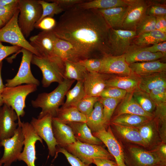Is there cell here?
I'll return each instance as SVG.
<instances>
[{
  "mask_svg": "<svg viewBox=\"0 0 166 166\" xmlns=\"http://www.w3.org/2000/svg\"><path fill=\"white\" fill-rule=\"evenodd\" d=\"M110 29L98 10L76 6L64 11L52 30L57 38L70 43L86 59L110 55Z\"/></svg>",
  "mask_w": 166,
  "mask_h": 166,
  "instance_id": "1",
  "label": "cell"
},
{
  "mask_svg": "<svg viewBox=\"0 0 166 166\" xmlns=\"http://www.w3.org/2000/svg\"><path fill=\"white\" fill-rule=\"evenodd\" d=\"M75 81L65 78L52 91L40 93L35 100L31 101V104L34 108L42 109L38 118H41L47 114L51 115L53 117H56L60 106L64 103V100L67 92Z\"/></svg>",
  "mask_w": 166,
  "mask_h": 166,
  "instance_id": "2",
  "label": "cell"
},
{
  "mask_svg": "<svg viewBox=\"0 0 166 166\" xmlns=\"http://www.w3.org/2000/svg\"><path fill=\"white\" fill-rule=\"evenodd\" d=\"M38 86L34 84L20 85L14 87L5 86L1 95L5 104L12 108L18 117V125L21 121L20 117L25 114V101L27 96L37 89Z\"/></svg>",
  "mask_w": 166,
  "mask_h": 166,
  "instance_id": "3",
  "label": "cell"
},
{
  "mask_svg": "<svg viewBox=\"0 0 166 166\" xmlns=\"http://www.w3.org/2000/svg\"><path fill=\"white\" fill-rule=\"evenodd\" d=\"M31 63L37 66L42 74V84L45 88L54 82L59 84L65 79L64 62L59 58L50 59L33 54Z\"/></svg>",
  "mask_w": 166,
  "mask_h": 166,
  "instance_id": "4",
  "label": "cell"
},
{
  "mask_svg": "<svg viewBox=\"0 0 166 166\" xmlns=\"http://www.w3.org/2000/svg\"><path fill=\"white\" fill-rule=\"evenodd\" d=\"M18 24L24 37L27 38L34 30L42 14L38 0H19Z\"/></svg>",
  "mask_w": 166,
  "mask_h": 166,
  "instance_id": "5",
  "label": "cell"
},
{
  "mask_svg": "<svg viewBox=\"0 0 166 166\" xmlns=\"http://www.w3.org/2000/svg\"><path fill=\"white\" fill-rule=\"evenodd\" d=\"M63 148L87 164H91L95 158L115 161L113 156L101 145L83 143L77 140L75 143L68 144Z\"/></svg>",
  "mask_w": 166,
  "mask_h": 166,
  "instance_id": "6",
  "label": "cell"
},
{
  "mask_svg": "<svg viewBox=\"0 0 166 166\" xmlns=\"http://www.w3.org/2000/svg\"><path fill=\"white\" fill-rule=\"evenodd\" d=\"M19 13L18 9L10 20L0 28V42L19 46L39 57L36 49L26 39L18 26V20Z\"/></svg>",
  "mask_w": 166,
  "mask_h": 166,
  "instance_id": "7",
  "label": "cell"
},
{
  "mask_svg": "<svg viewBox=\"0 0 166 166\" xmlns=\"http://www.w3.org/2000/svg\"><path fill=\"white\" fill-rule=\"evenodd\" d=\"M126 150L123 149L126 166H166V161L154 151H148L132 145L128 146Z\"/></svg>",
  "mask_w": 166,
  "mask_h": 166,
  "instance_id": "8",
  "label": "cell"
},
{
  "mask_svg": "<svg viewBox=\"0 0 166 166\" xmlns=\"http://www.w3.org/2000/svg\"><path fill=\"white\" fill-rule=\"evenodd\" d=\"M24 140L22 127L18 126L12 136L0 141V147H3L4 150L0 162L3 166H11L13 162L18 160L22 151Z\"/></svg>",
  "mask_w": 166,
  "mask_h": 166,
  "instance_id": "9",
  "label": "cell"
},
{
  "mask_svg": "<svg viewBox=\"0 0 166 166\" xmlns=\"http://www.w3.org/2000/svg\"><path fill=\"white\" fill-rule=\"evenodd\" d=\"M24 137V148L18 160L24 161L27 166H36L35 144L38 141L43 144L42 139L36 133L30 123L22 122L20 125Z\"/></svg>",
  "mask_w": 166,
  "mask_h": 166,
  "instance_id": "10",
  "label": "cell"
},
{
  "mask_svg": "<svg viewBox=\"0 0 166 166\" xmlns=\"http://www.w3.org/2000/svg\"><path fill=\"white\" fill-rule=\"evenodd\" d=\"M18 52H22V54L19 70L14 78L6 80L5 86L14 87L23 84H34L39 86L40 81L34 76L30 68L31 61L34 54L24 48H22Z\"/></svg>",
  "mask_w": 166,
  "mask_h": 166,
  "instance_id": "11",
  "label": "cell"
},
{
  "mask_svg": "<svg viewBox=\"0 0 166 166\" xmlns=\"http://www.w3.org/2000/svg\"><path fill=\"white\" fill-rule=\"evenodd\" d=\"M136 36L135 31L110 28L109 41L110 55L118 56L125 54L133 40Z\"/></svg>",
  "mask_w": 166,
  "mask_h": 166,
  "instance_id": "12",
  "label": "cell"
},
{
  "mask_svg": "<svg viewBox=\"0 0 166 166\" xmlns=\"http://www.w3.org/2000/svg\"><path fill=\"white\" fill-rule=\"evenodd\" d=\"M128 9L123 19L121 29L135 31L136 27L146 15L149 2L144 0H127Z\"/></svg>",
  "mask_w": 166,
  "mask_h": 166,
  "instance_id": "13",
  "label": "cell"
},
{
  "mask_svg": "<svg viewBox=\"0 0 166 166\" xmlns=\"http://www.w3.org/2000/svg\"><path fill=\"white\" fill-rule=\"evenodd\" d=\"M52 117L49 114L40 119L33 117L30 124L37 135L46 142L49 155L53 156L55 155L57 144L53 132Z\"/></svg>",
  "mask_w": 166,
  "mask_h": 166,
  "instance_id": "14",
  "label": "cell"
},
{
  "mask_svg": "<svg viewBox=\"0 0 166 166\" xmlns=\"http://www.w3.org/2000/svg\"><path fill=\"white\" fill-rule=\"evenodd\" d=\"M56 37L52 30H42L30 38V43L37 51L39 57L54 59V45Z\"/></svg>",
  "mask_w": 166,
  "mask_h": 166,
  "instance_id": "15",
  "label": "cell"
},
{
  "mask_svg": "<svg viewBox=\"0 0 166 166\" xmlns=\"http://www.w3.org/2000/svg\"><path fill=\"white\" fill-rule=\"evenodd\" d=\"M92 134L107 147L118 166H126L123 147L113 134L109 125L107 128Z\"/></svg>",
  "mask_w": 166,
  "mask_h": 166,
  "instance_id": "16",
  "label": "cell"
},
{
  "mask_svg": "<svg viewBox=\"0 0 166 166\" xmlns=\"http://www.w3.org/2000/svg\"><path fill=\"white\" fill-rule=\"evenodd\" d=\"M101 59L102 66L99 73L120 76H128L132 73L129 65L126 61L125 54L118 56L109 55Z\"/></svg>",
  "mask_w": 166,
  "mask_h": 166,
  "instance_id": "17",
  "label": "cell"
},
{
  "mask_svg": "<svg viewBox=\"0 0 166 166\" xmlns=\"http://www.w3.org/2000/svg\"><path fill=\"white\" fill-rule=\"evenodd\" d=\"M17 120V113L12 108L5 104L0 107V141L14 135L18 126Z\"/></svg>",
  "mask_w": 166,
  "mask_h": 166,
  "instance_id": "18",
  "label": "cell"
},
{
  "mask_svg": "<svg viewBox=\"0 0 166 166\" xmlns=\"http://www.w3.org/2000/svg\"><path fill=\"white\" fill-rule=\"evenodd\" d=\"M109 74L97 72H88L83 83L86 96L98 97L106 87Z\"/></svg>",
  "mask_w": 166,
  "mask_h": 166,
  "instance_id": "19",
  "label": "cell"
},
{
  "mask_svg": "<svg viewBox=\"0 0 166 166\" xmlns=\"http://www.w3.org/2000/svg\"><path fill=\"white\" fill-rule=\"evenodd\" d=\"M54 52L55 56L63 61L68 60L78 62L85 59L70 43L57 37L54 43Z\"/></svg>",
  "mask_w": 166,
  "mask_h": 166,
  "instance_id": "20",
  "label": "cell"
},
{
  "mask_svg": "<svg viewBox=\"0 0 166 166\" xmlns=\"http://www.w3.org/2000/svg\"><path fill=\"white\" fill-rule=\"evenodd\" d=\"M115 110L113 117L124 114L138 115L153 119V114L145 111L134 99L132 93H127Z\"/></svg>",
  "mask_w": 166,
  "mask_h": 166,
  "instance_id": "21",
  "label": "cell"
},
{
  "mask_svg": "<svg viewBox=\"0 0 166 166\" xmlns=\"http://www.w3.org/2000/svg\"><path fill=\"white\" fill-rule=\"evenodd\" d=\"M52 127L53 135L57 144V146L64 148L77 141L71 128L54 117H52Z\"/></svg>",
  "mask_w": 166,
  "mask_h": 166,
  "instance_id": "22",
  "label": "cell"
},
{
  "mask_svg": "<svg viewBox=\"0 0 166 166\" xmlns=\"http://www.w3.org/2000/svg\"><path fill=\"white\" fill-rule=\"evenodd\" d=\"M164 57L161 52L152 53L132 44L125 54L126 61L129 65L136 62L156 61Z\"/></svg>",
  "mask_w": 166,
  "mask_h": 166,
  "instance_id": "23",
  "label": "cell"
},
{
  "mask_svg": "<svg viewBox=\"0 0 166 166\" xmlns=\"http://www.w3.org/2000/svg\"><path fill=\"white\" fill-rule=\"evenodd\" d=\"M129 66L132 73L139 77L166 71V63L159 60L134 63L129 65Z\"/></svg>",
  "mask_w": 166,
  "mask_h": 166,
  "instance_id": "24",
  "label": "cell"
},
{
  "mask_svg": "<svg viewBox=\"0 0 166 166\" xmlns=\"http://www.w3.org/2000/svg\"><path fill=\"white\" fill-rule=\"evenodd\" d=\"M67 125L71 128L77 140L83 143L101 146L103 144L101 140L93 135L86 123L74 122Z\"/></svg>",
  "mask_w": 166,
  "mask_h": 166,
  "instance_id": "25",
  "label": "cell"
},
{
  "mask_svg": "<svg viewBox=\"0 0 166 166\" xmlns=\"http://www.w3.org/2000/svg\"><path fill=\"white\" fill-rule=\"evenodd\" d=\"M109 125L112 132H116L124 141L144 147L148 146L135 128L112 123H110Z\"/></svg>",
  "mask_w": 166,
  "mask_h": 166,
  "instance_id": "26",
  "label": "cell"
},
{
  "mask_svg": "<svg viewBox=\"0 0 166 166\" xmlns=\"http://www.w3.org/2000/svg\"><path fill=\"white\" fill-rule=\"evenodd\" d=\"M127 9L128 6L98 10L102 14L110 28L121 29L122 21Z\"/></svg>",
  "mask_w": 166,
  "mask_h": 166,
  "instance_id": "27",
  "label": "cell"
},
{
  "mask_svg": "<svg viewBox=\"0 0 166 166\" xmlns=\"http://www.w3.org/2000/svg\"><path fill=\"white\" fill-rule=\"evenodd\" d=\"M102 103L98 101L95 104L92 112L87 117L86 124L92 133L107 128L109 126L105 121Z\"/></svg>",
  "mask_w": 166,
  "mask_h": 166,
  "instance_id": "28",
  "label": "cell"
},
{
  "mask_svg": "<svg viewBox=\"0 0 166 166\" xmlns=\"http://www.w3.org/2000/svg\"><path fill=\"white\" fill-rule=\"evenodd\" d=\"M139 77L132 73L128 76L110 77L106 81L107 87H114L132 92L138 87Z\"/></svg>",
  "mask_w": 166,
  "mask_h": 166,
  "instance_id": "29",
  "label": "cell"
},
{
  "mask_svg": "<svg viewBox=\"0 0 166 166\" xmlns=\"http://www.w3.org/2000/svg\"><path fill=\"white\" fill-rule=\"evenodd\" d=\"M161 86H166V72L139 77L138 88L148 94L152 90Z\"/></svg>",
  "mask_w": 166,
  "mask_h": 166,
  "instance_id": "30",
  "label": "cell"
},
{
  "mask_svg": "<svg viewBox=\"0 0 166 166\" xmlns=\"http://www.w3.org/2000/svg\"><path fill=\"white\" fill-rule=\"evenodd\" d=\"M166 41V33L155 30L136 36L133 40L132 44L138 47H144Z\"/></svg>",
  "mask_w": 166,
  "mask_h": 166,
  "instance_id": "31",
  "label": "cell"
},
{
  "mask_svg": "<svg viewBox=\"0 0 166 166\" xmlns=\"http://www.w3.org/2000/svg\"><path fill=\"white\" fill-rule=\"evenodd\" d=\"M54 117L60 122L66 124L74 122L86 123L87 121L86 116L75 107L60 108Z\"/></svg>",
  "mask_w": 166,
  "mask_h": 166,
  "instance_id": "32",
  "label": "cell"
},
{
  "mask_svg": "<svg viewBox=\"0 0 166 166\" xmlns=\"http://www.w3.org/2000/svg\"><path fill=\"white\" fill-rule=\"evenodd\" d=\"M151 119L144 116L124 114L112 117L110 123L120 125L136 128L149 122Z\"/></svg>",
  "mask_w": 166,
  "mask_h": 166,
  "instance_id": "33",
  "label": "cell"
},
{
  "mask_svg": "<svg viewBox=\"0 0 166 166\" xmlns=\"http://www.w3.org/2000/svg\"><path fill=\"white\" fill-rule=\"evenodd\" d=\"M127 0H86L76 6L84 9H106L114 7L127 6Z\"/></svg>",
  "mask_w": 166,
  "mask_h": 166,
  "instance_id": "34",
  "label": "cell"
},
{
  "mask_svg": "<svg viewBox=\"0 0 166 166\" xmlns=\"http://www.w3.org/2000/svg\"><path fill=\"white\" fill-rule=\"evenodd\" d=\"M65 96L66 101L61 107H76L79 102L85 97L83 80L77 81L73 88L67 92Z\"/></svg>",
  "mask_w": 166,
  "mask_h": 166,
  "instance_id": "35",
  "label": "cell"
},
{
  "mask_svg": "<svg viewBox=\"0 0 166 166\" xmlns=\"http://www.w3.org/2000/svg\"><path fill=\"white\" fill-rule=\"evenodd\" d=\"M65 65V78L83 80L88 71L79 62H73L68 60L64 61Z\"/></svg>",
  "mask_w": 166,
  "mask_h": 166,
  "instance_id": "36",
  "label": "cell"
},
{
  "mask_svg": "<svg viewBox=\"0 0 166 166\" xmlns=\"http://www.w3.org/2000/svg\"><path fill=\"white\" fill-rule=\"evenodd\" d=\"M132 95L134 100L145 111L153 114L156 105L148 93L137 87L132 92Z\"/></svg>",
  "mask_w": 166,
  "mask_h": 166,
  "instance_id": "37",
  "label": "cell"
},
{
  "mask_svg": "<svg viewBox=\"0 0 166 166\" xmlns=\"http://www.w3.org/2000/svg\"><path fill=\"white\" fill-rule=\"evenodd\" d=\"M122 100L100 97L99 101L103 106L104 117L107 125H109L113 113Z\"/></svg>",
  "mask_w": 166,
  "mask_h": 166,
  "instance_id": "38",
  "label": "cell"
},
{
  "mask_svg": "<svg viewBox=\"0 0 166 166\" xmlns=\"http://www.w3.org/2000/svg\"><path fill=\"white\" fill-rule=\"evenodd\" d=\"M38 2L42 6V12L40 19L35 26L38 24L42 20L46 17H53L55 15L58 14L64 11L56 2H49L46 1L42 0H38Z\"/></svg>",
  "mask_w": 166,
  "mask_h": 166,
  "instance_id": "39",
  "label": "cell"
},
{
  "mask_svg": "<svg viewBox=\"0 0 166 166\" xmlns=\"http://www.w3.org/2000/svg\"><path fill=\"white\" fill-rule=\"evenodd\" d=\"M156 22V17L146 15L136 27L137 36L155 30Z\"/></svg>",
  "mask_w": 166,
  "mask_h": 166,
  "instance_id": "40",
  "label": "cell"
},
{
  "mask_svg": "<svg viewBox=\"0 0 166 166\" xmlns=\"http://www.w3.org/2000/svg\"><path fill=\"white\" fill-rule=\"evenodd\" d=\"M100 98L98 97L86 96L79 102L76 108L87 117L92 112L95 104L99 101Z\"/></svg>",
  "mask_w": 166,
  "mask_h": 166,
  "instance_id": "41",
  "label": "cell"
},
{
  "mask_svg": "<svg viewBox=\"0 0 166 166\" xmlns=\"http://www.w3.org/2000/svg\"><path fill=\"white\" fill-rule=\"evenodd\" d=\"M154 121L153 119L140 126L135 128L147 146L152 142L154 138V130L152 127Z\"/></svg>",
  "mask_w": 166,
  "mask_h": 166,
  "instance_id": "42",
  "label": "cell"
},
{
  "mask_svg": "<svg viewBox=\"0 0 166 166\" xmlns=\"http://www.w3.org/2000/svg\"><path fill=\"white\" fill-rule=\"evenodd\" d=\"M18 1L12 4L0 6V19L5 24L10 20L19 9Z\"/></svg>",
  "mask_w": 166,
  "mask_h": 166,
  "instance_id": "43",
  "label": "cell"
},
{
  "mask_svg": "<svg viewBox=\"0 0 166 166\" xmlns=\"http://www.w3.org/2000/svg\"><path fill=\"white\" fill-rule=\"evenodd\" d=\"M149 4L146 11V15L155 17L166 16V4L148 1Z\"/></svg>",
  "mask_w": 166,
  "mask_h": 166,
  "instance_id": "44",
  "label": "cell"
},
{
  "mask_svg": "<svg viewBox=\"0 0 166 166\" xmlns=\"http://www.w3.org/2000/svg\"><path fill=\"white\" fill-rule=\"evenodd\" d=\"M148 94L156 106L166 103V86H161L155 89Z\"/></svg>",
  "mask_w": 166,
  "mask_h": 166,
  "instance_id": "45",
  "label": "cell"
},
{
  "mask_svg": "<svg viewBox=\"0 0 166 166\" xmlns=\"http://www.w3.org/2000/svg\"><path fill=\"white\" fill-rule=\"evenodd\" d=\"M127 93L126 91L117 87H107L102 92L99 97L122 100Z\"/></svg>",
  "mask_w": 166,
  "mask_h": 166,
  "instance_id": "46",
  "label": "cell"
},
{
  "mask_svg": "<svg viewBox=\"0 0 166 166\" xmlns=\"http://www.w3.org/2000/svg\"><path fill=\"white\" fill-rule=\"evenodd\" d=\"M101 58H87L79 62L83 66L88 72H99L102 66Z\"/></svg>",
  "mask_w": 166,
  "mask_h": 166,
  "instance_id": "47",
  "label": "cell"
},
{
  "mask_svg": "<svg viewBox=\"0 0 166 166\" xmlns=\"http://www.w3.org/2000/svg\"><path fill=\"white\" fill-rule=\"evenodd\" d=\"M56 149L55 158L57 157L58 153L61 152L64 155L71 166H92L91 164H87L83 162L78 158L68 152L63 148L57 146Z\"/></svg>",
  "mask_w": 166,
  "mask_h": 166,
  "instance_id": "48",
  "label": "cell"
},
{
  "mask_svg": "<svg viewBox=\"0 0 166 166\" xmlns=\"http://www.w3.org/2000/svg\"><path fill=\"white\" fill-rule=\"evenodd\" d=\"M153 114V119L155 121L161 123L162 125L166 127V103L156 106Z\"/></svg>",
  "mask_w": 166,
  "mask_h": 166,
  "instance_id": "49",
  "label": "cell"
},
{
  "mask_svg": "<svg viewBox=\"0 0 166 166\" xmlns=\"http://www.w3.org/2000/svg\"><path fill=\"white\" fill-rule=\"evenodd\" d=\"M22 48L18 46L3 45L0 42V63L7 56L14 53L19 52Z\"/></svg>",
  "mask_w": 166,
  "mask_h": 166,
  "instance_id": "50",
  "label": "cell"
},
{
  "mask_svg": "<svg viewBox=\"0 0 166 166\" xmlns=\"http://www.w3.org/2000/svg\"><path fill=\"white\" fill-rule=\"evenodd\" d=\"M86 1L85 0H49L46 1L48 2H56L65 11Z\"/></svg>",
  "mask_w": 166,
  "mask_h": 166,
  "instance_id": "51",
  "label": "cell"
},
{
  "mask_svg": "<svg viewBox=\"0 0 166 166\" xmlns=\"http://www.w3.org/2000/svg\"><path fill=\"white\" fill-rule=\"evenodd\" d=\"M56 22L53 17H46L42 20L37 25H35V28L40 29L43 30H52L56 26Z\"/></svg>",
  "mask_w": 166,
  "mask_h": 166,
  "instance_id": "52",
  "label": "cell"
},
{
  "mask_svg": "<svg viewBox=\"0 0 166 166\" xmlns=\"http://www.w3.org/2000/svg\"><path fill=\"white\" fill-rule=\"evenodd\" d=\"M141 47L144 50L152 53L161 52L166 57V41L154 44L151 46Z\"/></svg>",
  "mask_w": 166,
  "mask_h": 166,
  "instance_id": "53",
  "label": "cell"
},
{
  "mask_svg": "<svg viewBox=\"0 0 166 166\" xmlns=\"http://www.w3.org/2000/svg\"><path fill=\"white\" fill-rule=\"evenodd\" d=\"M155 30L166 33V16L156 17Z\"/></svg>",
  "mask_w": 166,
  "mask_h": 166,
  "instance_id": "54",
  "label": "cell"
},
{
  "mask_svg": "<svg viewBox=\"0 0 166 166\" xmlns=\"http://www.w3.org/2000/svg\"><path fill=\"white\" fill-rule=\"evenodd\" d=\"M92 163L97 166H114L117 164L115 161L101 158H94Z\"/></svg>",
  "mask_w": 166,
  "mask_h": 166,
  "instance_id": "55",
  "label": "cell"
},
{
  "mask_svg": "<svg viewBox=\"0 0 166 166\" xmlns=\"http://www.w3.org/2000/svg\"><path fill=\"white\" fill-rule=\"evenodd\" d=\"M163 159L166 161V145L162 143L160 145L158 148L154 150Z\"/></svg>",
  "mask_w": 166,
  "mask_h": 166,
  "instance_id": "56",
  "label": "cell"
},
{
  "mask_svg": "<svg viewBox=\"0 0 166 166\" xmlns=\"http://www.w3.org/2000/svg\"><path fill=\"white\" fill-rule=\"evenodd\" d=\"M18 1V0H0V6L12 4Z\"/></svg>",
  "mask_w": 166,
  "mask_h": 166,
  "instance_id": "57",
  "label": "cell"
},
{
  "mask_svg": "<svg viewBox=\"0 0 166 166\" xmlns=\"http://www.w3.org/2000/svg\"><path fill=\"white\" fill-rule=\"evenodd\" d=\"M2 66V62L0 63V95H1L5 87L2 82L1 76V71Z\"/></svg>",
  "mask_w": 166,
  "mask_h": 166,
  "instance_id": "58",
  "label": "cell"
},
{
  "mask_svg": "<svg viewBox=\"0 0 166 166\" xmlns=\"http://www.w3.org/2000/svg\"><path fill=\"white\" fill-rule=\"evenodd\" d=\"M4 104V101L1 95H0V107L2 106Z\"/></svg>",
  "mask_w": 166,
  "mask_h": 166,
  "instance_id": "59",
  "label": "cell"
},
{
  "mask_svg": "<svg viewBox=\"0 0 166 166\" xmlns=\"http://www.w3.org/2000/svg\"><path fill=\"white\" fill-rule=\"evenodd\" d=\"M5 25L3 22L0 19V28L2 27Z\"/></svg>",
  "mask_w": 166,
  "mask_h": 166,
  "instance_id": "60",
  "label": "cell"
},
{
  "mask_svg": "<svg viewBox=\"0 0 166 166\" xmlns=\"http://www.w3.org/2000/svg\"><path fill=\"white\" fill-rule=\"evenodd\" d=\"M1 152L0 151V154ZM2 164L0 162V166H2Z\"/></svg>",
  "mask_w": 166,
  "mask_h": 166,
  "instance_id": "61",
  "label": "cell"
},
{
  "mask_svg": "<svg viewBox=\"0 0 166 166\" xmlns=\"http://www.w3.org/2000/svg\"><path fill=\"white\" fill-rule=\"evenodd\" d=\"M118 166V165H117V164L115 166Z\"/></svg>",
  "mask_w": 166,
  "mask_h": 166,
  "instance_id": "62",
  "label": "cell"
},
{
  "mask_svg": "<svg viewBox=\"0 0 166 166\" xmlns=\"http://www.w3.org/2000/svg\"><path fill=\"white\" fill-rule=\"evenodd\" d=\"M162 166V165H159V166Z\"/></svg>",
  "mask_w": 166,
  "mask_h": 166,
  "instance_id": "63",
  "label": "cell"
}]
</instances>
